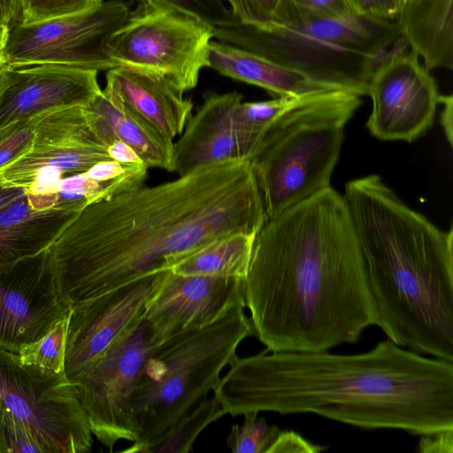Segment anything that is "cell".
Returning <instances> with one entry per match:
<instances>
[{
	"instance_id": "6da1fadb",
	"label": "cell",
	"mask_w": 453,
	"mask_h": 453,
	"mask_svg": "<svg viewBox=\"0 0 453 453\" xmlns=\"http://www.w3.org/2000/svg\"><path fill=\"white\" fill-rule=\"evenodd\" d=\"M266 220L250 160H229L90 204L49 250L72 308L136 278L170 270L223 235H257Z\"/></svg>"
},
{
	"instance_id": "7a4b0ae2",
	"label": "cell",
	"mask_w": 453,
	"mask_h": 453,
	"mask_svg": "<svg viewBox=\"0 0 453 453\" xmlns=\"http://www.w3.org/2000/svg\"><path fill=\"white\" fill-rule=\"evenodd\" d=\"M245 303L254 335L269 352L328 351L376 326L342 195L329 187L265 221L255 238Z\"/></svg>"
},
{
	"instance_id": "3957f363",
	"label": "cell",
	"mask_w": 453,
	"mask_h": 453,
	"mask_svg": "<svg viewBox=\"0 0 453 453\" xmlns=\"http://www.w3.org/2000/svg\"><path fill=\"white\" fill-rule=\"evenodd\" d=\"M213 395L232 416L313 413L364 429L453 430V362L389 339L358 354L236 356Z\"/></svg>"
},
{
	"instance_id": "277c9868",
	"label": "cell",
	"mask_w": 453,
	"mask_h": 453,
	"mask_svg": "<svg viewBox=\"0 0 453 453\" xmlns=\"http://www.w3.org/2000/svg\"><path fill=\"white\" fill-rule=\"evenodd\" d=\"M365 260L376 326L401 347L453 362V228L405 204L376 174L342 195Z\"/></svg>"
},
{
	"instance_id": "5b68a950",
	"label": "cell",
	"mask_w": 453,
	"mask_h": 453,
	"mask_svg": "<svg viewBox=\"0 0 453 453\" xmlns=\"http://www.w3.org/2000/svg\"><path fill=\"white\" fill-rule=\"evenodd\" d=\"M360 96L345 89L319 93L269 127L250 159L267 219L331 187L344 128Z\"/></svg>"
},
{
	"instance_id": "8992f818",
	"label": "cell",
	"mask_w": 453,
	"mask_h": 453,
	"mask_svg": "<svg viewBox=\"0 0 453 453\" xmlns=\"http://www.w3.org/2000/svg\"><path fill=\"white\" fill-rule=\"evenodd\" d=\"M251 335L250 319L238 307L165 338L149 357L132 397L133 443L159 437L213 391L240 343Z\"/></svg>"
},
{
	"instance_id": "52a82bcc",
	"label": "cell",
	"mask_w": 453,
	"mask_h": 453,
	"mask_svg": "<svg viewBox=\"0 0 453 453\" xmlns=\"http://www.w3.org/2000/svg\"><path fill=\"white\" fill-rule=\"evenodd\" d=\"M213 29L180 12L138 4L109 38L106 50L117 66L159 74L183 93L195 88L203 67Z\"/></svg>"
},
{
	"instance_id": "ba28073f",
	"label": "cell",
	"mask_w": 453,
	"mask_h": 453,
	"mask_svg": "<svg viewBox=\"0 0 453 453\" xmlns=\"http://www.w3.org/2000/svg\"><path fill=\"white\" fill-rule=\"evenodd\" d=\"M0 404L26 424L47 453H86L89 422L65 372L24 364L0 347Z\"/></svg>"
},
{
	"instance_id": "9c48e42d",
	"label": "cell",
	"mask_w": 453,
	"mask_h": 453,
	"mask_svg": "<svg viewBox=\"0 0 453 453\" xmlns=\"http://www.w3.org/2000/svg\"><path fill=\"white\" fill-rule=\"evenodd\" d=\"M130 13L122 0L104 1L90 10L33 23L10 25L1 58L9 68L59 65L108 71L116 67L106 50L111 35Z\"/></svg>"
},
{
	"instance_id": "30bf717a",
	"label": "cell",
	"mask_w": 453,
	"mask_h": 453,
	"mask_svg": "<svg viewBox=\"0 0 453 453\" xmlns=\"http://www.w3.org/2000/svg\"><path fill=\"white\" fill-rule=\"evenodd\" d=\"M167 337L143 317L73 384L92 434L110 450L119 441H135L132 397L149 357Z\"/></svg>"
},
{
	"instance_id": "8fae6325",
	"label": "cell",
	"mask_w": 453,
	"mask_h": 453,
	"mask_svg": "<svg viewBox=\"0 0 453 453\" xmlns=\"http://www.w3.org/2000/svg\"><path fill=\"white\" fill-rule=\"evenodd\" d=\"M213 38L260 55L318 82L367 93L377 61L334 47L294 26L259 28L234 18L212 27Z\"/></svg>"
},
{
	"instance_id": "7c38bea8",
	"label": "cell",
	"mask_w": 453,
	"mask_h": 453,
	"mask_svg": "<svg viewBox=\"0 0 453 453\" xmlns=\"http://www.w3.org/2000/svg\"><path fill=\"white\" fill-rule=\"evenodd\" d=\"M407 47L399 38L375 65L369 80L366 95L372 98V109L366 127L382 141L417 140L433 126L439 104L430 71Z\"/></svg>"
},
{
	"instance_id": "4fadbf2b",
	"label": "cell",
	"mask_w": 453,
	"mask_h": 453,
	"mask_svg": "<svg viewBox=\"0 0 453 453\" xmlns=\"http://www.w3.org/2000/svg\"><path fill=\"white\" fill-rule=\"evenodd\" d=\"M168 272L148 273L72 306L64 368L72 384L145 316Z\"/></svg>"
},
{
	"instance_id": "5bb4252c",
	"label": "cell",
	"mask_w": 453,
	"mask_h": 453,
	"mask_svg": "<svg viewBox=\"0 0 453 453\" xmlns=\"http://www.w3.org/2000/svg\"><path fill=\"white\" fill-rule=\"evenodd\" d=\"M33 117L32 145L0 168V186L26 190L41 173L65 177L112 160L85 106L51 109Z\"/></svg>"
},
{
	"instance_id": "9a60e30c",
	"label": "cell",
	"mask_w": 453,
	"mask_h": 453,
	"mask_svg": "<svg viewBox=\"0 0 453 453\" xmlns=\"http://www.w3.org/2000/svg\"><path fill=\"white\" fill-rule=\"evenodd\" d=\"M50 250L0 273V347L18 354L69 317Z\"/></svg>"
},
{
	"instance_id": "2e32d148",
	"label": "cell",
	"mask_w": 453,
	"mask_h": 453,
	"mask_svg": "<svg viewBox=\"0 0 453 453\" xmlns=\"http://www.w3.org/2000/svg\"><path fill=\"white\" fill-rule=\"evenodd\" d=\"M238 307H246L245 279L169 270L144 317L169 336L209 325Z\"/></svg>"
},
{
	"instance_id": "e0dca14e",
	"label": "cell",
	"mask_w": 453,
	"mask_h": 453,
	"mask_svg": "<svg viewBox=\"0 0 453 453\" xmlns=\"http://www.w3.org/2000/svg\"><path fill=\"white\" fill-rule=\"evenodd\" d=\"M242 102L236 91L203 95L202 105L174 142V172L179 176L205 165L252 157L258 145L239 130L234 118Z\"/></svg>"
},
{
	"instance_id": "ac0fdd59",
	"label": "cell",
	"mask_w": 453,
	"mask_h": 453,
	"mask_svg": "<svg viewBox=\"0 0 453 453\" xmlns=\"http://www.w3.org/2000/svg\"><path fill=\"white\" fill-rule=\"evenodd\" d=\"M97 71L59 65L7 67L0 127L61 107L88 106L102 91Z\"/></svg>"
},
{
	"instance_id": "d6986e66",
	"label": "cell",
	"mask_w": 453,
	"mask_h": 453,
	"mask_svg": "<svg viewBox=\"0 0 453 453\" xmlns=\"http://www.w3.org/2000/svg\"><path fill=\"white\" fill-rule=\"evenodd\" d=\"M82 210L73 203L37 210L24 193L0 211V273L49 250Z\"/></svg>"
},
{
	"instance_id": "ffe728a7",
	"label": "cell",
	"mask_w": 453,
	"mask_h": 453,
	"mask_svg": "<svg viewBox=\"0 0 453 453\" xmlns=\"http://www.w3.org/2000/svg\"><path fill=\"white\" fill-rule=\"evenodd\" d=\"M105 86L170 140L181 134L192 116L191 99L159 74L119 65L107 71Z\"/></svg>"
},
{
	"instance_id": "44dd1931",
	"label": "cell",
	"mask_w": 453,
	"mask_h": 453,
	"mask_svg": "<svg viewBox=\"0 0 453 453\" xmlns=\"http://www.w3.org/2000/svg\"><path fill=\"white\" fill-rule=\"evenodd\" d=\"M100 133L129 146L148 168L175 171L174 142L133 110L105 86L86 106Z\"/></svg>"
},
{
	"instance_id": "7402d4cb",
	"label": "cell",
	"mask_w": 453,
	"mask_h": 453,
	"mask_svg": "<svg viewBox=\"0 0 453 453\" xmlns=\"http://www.w3.org/2000/svg\"><path fill=\"white\" fill-rule=\"evenodd\" d=\"M208 67L222 75L255 85L276 97L306 96L341 89L318 82L260 55L219 41L208 47Z\"/></svg>"
},
{
	"instance_id": "603a6c76",
	"label": "cell",
	"mask_w": 453,
	"mask_h": 453,
	"mask_svg": "<svg viewBox=\"0 0 453 453\" xmlns=\"http://www.w3.org/2000/svg\"><path fill=\"white\" fill-rule=\"evenodd\" d=\"M294 26L334 47L379 61L400 38L395 21L356 14L338 19L316 13L295 1L285 27Z\"/></svg>"
},
{
	"instance_id": "cb8c5ba5",
	"label": "cell",
	"mask_w": 453,
	"mask_h": 453,
	"mask_svg": "<svg viewBox=\"0 0 453 453\" xmlns=\"http://www.w3.org/2000/svg\"><path fill=\"white\" fill-rule=\"evenodd\" d=\"M396 24L428 71L453 68V0H407Z\"/></svg>"
},
{
	"instance_id": "d4e9b609",
	"label": "cell",
	"mask_w": 453,
	"mask_h": 453,
	"mask_svg": "<svg viewBox=\"0 0 453 453\" xmlns=\"http://www.w3.org/2000/svg\"><path fill=\"white\" fill-rule=\"evenodd\" d=\"M148 169L143 163L100 162L86 172L62 178L52 195L58 204L73 203L84 209L144 186Z\"/></svg>"
},
{
	"instance_id": "484cf974",
	"label": "cell",
	"mask_w": 453,
	"mask_h": 453,
	"mask_svg": "<svg viewBox=\"0 0 453 453\" xmlns=\"http://www.w3.org/2000/svg\"><path fill=\"white\" fill-rule=\"evenodd\" d=\"M255 238L243 233L223 235L178 261L170 270L182 275L246 279Z\"/></svg>"
},
{
	"instance_id": "4316f807",
	"label": "cell",
	"mask_w": 453,
	"mask_h": 453,
	"mask_svg": "<svg viewBox=\"0 0 453 453\" xmlns=\"http://www.w3.org/2000/svg\"><path fill=\"white\" fill-rule=\"evenodd\" d=\"M227 412L213 395L200 401L191 411L153 441L123 449L131 453H187L192 450L198 435Z\"/></svg>"
},
{
	"instance_id": "83f0119b",
	"label": "cell",
	"mask_w": 453,
	"mask_h": 453,
	"mask_svg": "<svg viewBox=\"0 0 453 453\" xmlns=\"http://www.w3.org/2000/svg\"><path fill=\"white\" fill-rule=\"evenodd\" d=\"M238 22L259 28L285 27L295 0H225Z\"/></svg>"
},
{
	"instance_id": "f1b7e54d",
	"label": "cell",
	"mask_w": 453,
	"mask_h": 453,
	"mask_svg": "<svg viewBox=\"0 0 453 453\" xmlns=\"http://www.w3.org/2000/svg\"><path fill=\"white\" fill-rule=\"evenodd\" d=\"M68 319L69 317L59 321L42 339L22 348L18 352L20 361L56 372H64Z\"/></svg>"
},
{
	"instance_id": "f546056e",
	"label": "cell",
	"mask_w": 453,
	"mask_h": 453,
	"mask_svg": "<svg viewBox=\"0 0 453 453\" xmlns=\"http://www.w3.org/2000/svg\"><path fill=\"white\" fill-rule=\"evenodd\" d=\"M242 425L234 424L226 438V444L234 453H267L280 428L269 425L257 412L244 414Z\"/></svg>"
},
{
	"instance_id": "4dcf8cb0",
	"label": "cell",
	"mask_w": 453,
	"mask_h": 453,
	"mask_svg": "<svg viewBox=\"0 0 453 453\" xmlns=\"http://www.w3.org/2000/svg\"><path fill=\"white\" fill-rule=\"evenodd\" d=\"M104 0H18L19 21L33 23L95 8Z\"/></svg>"
},
{
	"instance_id": "1f68e13d",
	"label": "cell",
	"mask_w": 453,
	"mask_h": 453,
	"mask_svg": "<svg viewBox=\"0 0 453 453\" xmlns=\"http://www.w3.org/2000/svg\"><path fill=\"white\" fill-rule=\"evenodd\" d=\"M138 4L172 9L199 19L211 27L224 25L233 16L225 0H133Z\"/></svg>"
},
{
	"instance_id": "d6a6232c",
	"label": "cell",
	"mask_w": 453,
	"mask_h": 453,
	"mask_svg": "<svg viewBox=\"0 0 453 453\" xmlns=\"http://www.w3.org/2000/svg\"><path fill=\"white\" fill-rule=\"evenodd\" d=\"M47 453L31 429L0 404V453Z\"/></svg>"
},
{
	"instance_id": "836d02e7",
	"label": "cell",
	"mask_w": 453,
	"mask_h": 453,
	"mask_svg": "<svg viewBox=\"0 0 453 453\" xmlns=\"http://www.w3.org/2000/svg\"><path fill=\"white\" fill-rule=\"evenodd\" d=\"M34 133V117L16 119L0 127V168L31 147Z\"/></svg>"
},
{
	"instance_id": "e575fe53",
	"label": "cell",
	"mask_w": 453,
	"mask_h": 453,
	"mask_svg": "<svg viewBox=\"0 0 453 453\" xmlns=\"http://www.w3.org/2000/svg\"><path fill=\"white\" fill-rule=\"evenodd\" d=\"M407 0H349L357 14L394 21Z\"/></svg>"
},
{
	"instance_id": "d590c367",
	"label": "cell",
	"mask_w": 453,
	"mask_h": 453,
	"mask_svg": "<svg viewBox=\"0 0 453 453\" xmlns=\"http://www.w3.org/2000/svg\"><path fill=\"white\" fill-rule=\"evenodd\" d=\"M326 449L325 446L313 444L295 431L280 430L267 453H317Z\"/></svg>"
},
{
	"instance_id": "8d00e7d4",
	"label": "cell",
	"mask_w": 453,
	"mask_h": 453,
	"mask_svg": "<svg viewBox=\"0 0 453 453\" xmlns=\"http://www.w3.org/2000/svg\"><path fill=\"white\" fill-rule=\"evenodd\" d=\"M305 8L332 18L348 19L357 13L349 0H295Z\"/></svg>"
},
{
	"instance_id": "74e56055",
	"label": "cell",
	"mask_w": 453,
	"mask_h": 453,
	"mask_svg": "<svg viewBox=\"0 0 453 453\" xmlns=\"http://www.w3.org/2000/svg\"><path fill=\"white\" fill-rule=\"evenodd\" d=\"M418 451L423 453H452L453 430L422 434Z\"/></svg>"
},
{
	"instance_id": "f35d334b",
	"label": "cell",
	"mask_w": 453,
	"mask_h": 453,
	"mask_svg": "<svg viewBox=\"0 0 453 453\" xmlns=\"http://www.w3.org/2000/svg\"><path fill=\"white\" fill-rule=\"evenodd\" d=\"M108 151L112 160L122 163H142L135 152L120 141L109 146Z\"/></svg>"
},
{
	"instance_id": "ab89813d",
	"label": "cell",
	"mask_w": 453,
	"mask_h": 453,
	"mask_svg": "<svg viewBox=\"0 0 453 453\" xmlns=\"http://www.w3.org/2000/svg\"><path fill=\"white\" fill-rule=\"evenodd\" d=\"M439 103L442 104L443 105V109L441 114V123L449 145H452V95H440Z\"/></svg>"
},
{
	"instance_id": "60d3db41",
	"label": "cell",
	"mask_w": 453,
	"mask_h": 453,
	"mask_svg": "<svg viewBox=\"0 0 453 453\" xmlns=\"http://www.w3.org/2000/svg\"><path fill=\"white\" fill-rule=\"evenodd\" d=\"M18 0H0V18L5 25L10 27L18 20Z\"/></svg>"
},
{
	"instance_id": "b9f144b4",
	"label": "cell",
	"mask_w": 453,
	"mask_h": 453,
	"mask_svg": "<svg viewBox=\"0 0 453 453\" xmlns=\"http://www.w3.org/2000/svg\"><path fill=\"white\" fill-rule=\"evenodd\" d=\"M24 193L23 188L0 186V211L15 202Z\"/></svg>"
},
{
	"instance_id": "7bdbcfd3",
	"label": "cell",
	"mask_w": 453,
	"mask_h": 453,
	"mask_svg": "<svg viewBox=\"0 0 453 453\" xmlns=\"http://www.w3.org/2000/svg\"><path fill=\"white\" fill-rule=\"evenodd\" d=\"M8 83L7 66L3 63L0 65V101L3 92Z\"/></svg>"
},
{
	"instance_id": "ee69618b",
	"label": "cell",
	"mask_w": 453,
	"mask_h": 453,
	"mask_svg": "<svg viewBox=\"0 0 453 453\" xmlns=\"http://www.w3.org/2000/svg\"><path fill=\"white\" fill-rule=\"evenodd\" d=\"M8 30H9V27L7 25H5L0 18V54L4 46Z\"/></svg>"
},
{
	"instance_id": "f6af8a7d",
	"label": "cell",
	"mask_w": 453,
	"mask_h": 453,
	"mask_svg": "<svg viewBox=\"0 0 453 453\" xmlns=\"http://www.w3.org/2000/svg\"><path fill=\"white\" fill-rule=\"evenodd\" d=\"M3 64V61H2V58H1V54H0V65Z\"/></svg>"
}]
</instances>
